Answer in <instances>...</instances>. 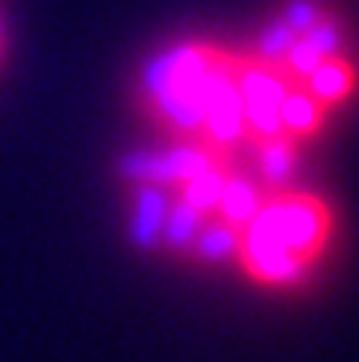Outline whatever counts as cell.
<instances>
[{
  "label": "cell",
  "mask_w": 359,
  "mask_h": 362,
  "mask_svg": "<svg viewBox=\"0 0 359 362\" xmlns=\"http://www.w3.org/2000/svg\"><path fill=\"white\" fill-rule=\"evenodd\" d=\"M331 235L334 213L322 197L280 191L261 200L258 213L239 229L235 261L261 286H293L322 261Z\"/></svg>",
  "instance_id": "6da1fadb"
},
{
  "label": "cell",
  "mask_w": 359,
  "mask_h": 362,
  "mask_svg": "<svg viewBox=\"0 0 359 362\" xmlns=\"http://www.w3.org/2000/svg\"><path fill=\"white\" fill-rule=\"evenodd\" d=\"M356 83H359L356 67L341 54V57H324L299 86L328 112L331 105H341L356 93Z\"/></svg>",
  "instance_id": "7a4b0ae2"
},
{
  "label": "cell",
  "mask_w": 359,
  "mask_h": 362,
  "mask_svg": "<svg viewBox=\"0 0 359 362\" xmlns=\"http://www.w3.org/2000/svg\"><path fill=\"white\" fill-rule=\"evenodd\" d=\"M324 124V108L305 93L302 86H290L280 102V134L286 140H305Z\"/></svg>",
  "instance_id": "3957f363"
},
{
  "label": "cell",
  "mask_w": 359,
  "mask_h": 362,
  "mask_svg": "<svg viewBox=\"0 0 359 362\" xmlns=\"http://www.w3.org/2000/svg\"><path fill=\"white\" fill-rule=\"evenodd\" d=\"M261 200H264V194L248 178H226L223 181V191H220V204H216L220 223L233 226V229H242V226L258 213Z\"/></svg>",
  "instance_id": "277c9868"
},
{
  "label": "cell",
  "mask_w": 359,
  "mask_h": 362,
  "mask_svg": "<svg viewBox=\"0 0 359 362\" xmlns=\"http://www.w3.org/2000/svg\"><path fill=\"white\" fill-rule=\"evenodd\" d=\"M296 42H299V38L293 35V32L286 29L283 19L277 16L273 23L264 25V32H261V38H258V61L273 64V67H283L286 54L293 51V45H296Z\"/></svg>",
  "instance_id": "5b68a950"
},
{
  "label": "cell",
  "mask_w": 359,
  "mask_h": 362,
  "mask_svg": "<svg viewBox=\"0 0 359 362\" xmlns=\"http://www.w3.org/2000/svg\"><path fill=\"white\" fill-rule=\"evenodd\" d=\"M293 163H296V144L293 140H271L261 144V172L271 181L290 178Z\"/></svg>",
  "instance_id": "8992f818"
},
{
  "label": "cell",
  "mask_w": 359,
  "mask_h": 362,
  "mask_svg": "<svg viewBox=\"0 0 359 362\" xmlns=\"http://www.w3.org/2000/svg\"><path fill=\"white\" fill-rule=\"evenodd\" d=\"M324 16H328V13H324L315 0H290V4L283 6V13H280V19H283L286 29H290L296 38L309 35Z\"/></svg>",
  "instance_id": "52a82bcc"
},
{
  "label": "cell",
  "mask_w": 359,
  "mask_h": 362,
  "mask_svg": "<svg viewBox=\"0 0 359 362\" xmlns=\"http://www.w3.org/2000/svg\"><path fill=\"white\" fill-rule=\"evenodd\" d=\"M302 38L322 57H341V51H343V32H341V25H337L331 16H324L322 23H318L315 29H312L309 35H302Z\"/></svg>",
  "instance_id": "ba28073f"
}]
</instances>
